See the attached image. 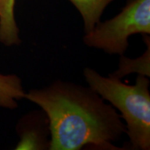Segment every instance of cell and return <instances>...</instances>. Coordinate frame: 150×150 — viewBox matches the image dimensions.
Returning a JSON list of instances; mask_svg holds the SVG:
<instances>
[{"label":"cell","instance_id":"6da1fadb","mask_svg":"<svg viewBox=\"0 0 150 150\" xmlns=\"http://www.w3.org/2000/svg\"><path fill=\"white\" fill-rule=\"evenodd\" d=\"M25 98L38 105L47 117L50 150L116 149L112 142L127 131L115 108L90 87L56 81L31 90Z\"/></svg>","mask_w":150,"mask_h":150},{"label":"cell","instance_id":"7a4b0ae2","mask_svg":"<svg viewBox=\"0 0 150 150\" xmlns=\"http://www.w3.org/2000/svg\"><path fill=\"white\" fill-rule=\"evenodd\" d=\"M84 77L89 87L103 99L111 103L121 112L126 122L132 149H150L149 81L139 74L134 85L124 83L120 79L110 75L102 76L97 71L86 67Z\"/></svg>","mask_w":150,"mask_h":150},{"label":"cell","instance_id":"3957f363","mask_svg":"<svg viewBox=\"0 0 150 150\" xmlns=\"http://www.w3.org/2000/svg\"><path fill=\"white\" fill-rule=\"evenodd\" d=\"M136 33H150V0H128L117 16L99 22L86 33L83 42L108 54L123 55L129 46V37Z\"/></svg>","mask_w":150,"mask_h":150},{"label":"cell","instance_id":"277c9868","mask_svg":"<svg viewBox=\"0 0 150 150\" xmlns=\"http://www.w3.org/2000/svg\"><path fill=\"white\" fill-rule=\"evenodd\" d=\"M20 141L15 149H49V122L44 111H35L24 116L18 125Z\"/></svg>","mask_w":150,"mask_h":150},{"label":"cell","instance_id":"5b68a950","mask_svg":"<svg viewBox=\"0 0 150 150\" xmlns=\"http://www.w3.org/2000/svg\"><path fill=\"white\" fill-rule=\"evenodd\" d=\"M16 0H0V42L12 46L21 42L15 20Z\"/></svg>","mask_w":150,"mask_h":150},{"label":"cell","instance_id":"8992f818","mask_svg":"<svg viewBox=\"0 0 150 150\" xmlns=\"http://www.w3.org/2000/svg\"><path fill=\"white\" fill-rule=\"evenodd\" d=\"M22 81L15 74H0V107L15 109L17 101L25 98Z\"/></svg>","mask_w":150,"mask_h":150},{"label":"cell","instance_id":"52a82bcc","mask_svg":"<svg viewBox=\"0 0 150 150\" xmlns=\"http://www.w3.org/2000/svg\"><path fill=\"white\" fill-rule=\"evenodd\" d=\"M78 9L83 19L85 32L92 31L106 6L114 0H69Z\"/></svg>","mask_w":150,"mask_h":150}]
</instances>
